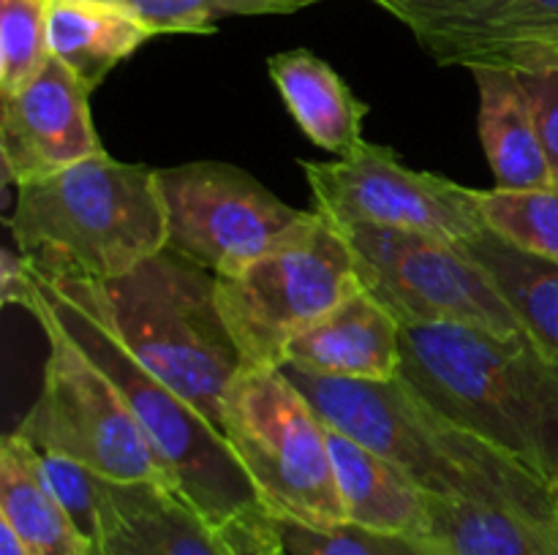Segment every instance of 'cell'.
Wrapping results in <instances>:
<instances>
[{"label":"cell","instance_id":"cell-24","mask_svg":"<svg viewBox=\"0 0 558 555\" xmlns=\"http://www.w3.org/2000/svg\"><path fill=\"white\" fill-rule=\"evenodd\" d=\"M161 33H213L229 16L294 14L319 0H109Z\"/></svg>","mask_w":558,"mask_h":555},{"label":"cell","instance_id":"cell-13","mask_svg":"<svg viewBox=\"0 0 558 555\" xmlns=\"http://www.w3.org/2000/svg\"><path fill=\"white\" fill-rule=\"evenodd\" d=\"M87 101L90 90L54 58L20 90L0 96L5 183L41 180L104 152Z\"/></svg>","mask_w":558,"mask_h":555},{"label":"cell","instance_id":"cell-26","mask_svg":"<svg viewBox=\"0 0 558 555\" xmlns=\"http://www.w3.org/2000/svg\"><path fill=\"white\" fill-rule=\"evenodd\" d=\"M278 528L292 555H445L428 536L374 531L354 522L311 528L294 520H278Z\"/></svg>","mask_w":558,"mask_h":555},{"label":"cell","instance_id":"cell-29","mask_svg":"<svg viewBox=\"0 0 558 555\" xmlns=\"http://www.w3.org/2000/svg\"><path fill=\"white\" fill-rule=\"evenodd\" d=\"M515 74L526 90L529 101H532L539 141H543V150L548 156L554 180H558V63L523 69Z\"/></svg>","mask_w":558,"mask_h":555},{"label":"cell","instance_id":"cell-9","mask_svg":"<svg viewBox=\"0 0 558 555\" xmlns=\"http://www.w3.org/2000/svg\"><path fill=\"white\" fill-rule=\"evenodd\" d=\"M167 248L216 278H232L311 232L319 212L278 199L245 169L194 161L156 169Z\"/></svg>","mask_w":558,"mask_h":555},{"label":"cell","instance_id":"cell-23","mask_svg":"<svg viewBox=\"0 0 558 555\" xmlns=\"http://www.w3.org/2000/svg\"><path fill=\"white\" fill-rule=\"evenodd\" d=\"M480 205L490 232L558 264V180L526 190H480Z\"/></svg>","mask_w":558,"mask_h":555},{"label":"cell","instance_id":"cell-1","mask_svg":"<svg viewBox=\"0 0 558 555\" xmlns=\"http://www.w3.org/2000/svg\"><path fill=\"white\" fill-rule=\"evenodd\" d=\"M398 379L436 414L550 484L558 468V365L526 330L403 324Z\"/></svg>","mask_w":558,"mask_h":555},{"label":"cell","instance_id":"cell-33","mask_svg":"<svg viewBox=\"0 0 558 555\" xmlns=\"http://www.w3.org/2000/svg\"><path fill=\"white\" fill-rule=\"evenodd\" d=\"M374 3H379V0H374Z\"/></svg>","mask_w":558,"mask_h":555},{"label":"cell","instance_id":"cell-16","mask_svg":"<svg viewBox=\"0 0 558 555\" xmlns=\"http://www.w3.org/2000/svg\"><path fill=\"white\" fill-rule=\"evenodd\" d=\"M327 428L338 493L347 522L390 533H428V493L396 462L341 430Z\"/></svg>","mask_w":558,"mask_h":555},{"label":"cell","instance_id":"cell-5","mask_svg":"<svg viewBox=\"0 0 558 555\" xmlns=\"http://www.w3.org/2000/svg\"><path fill=\"white\" fill-rule=\"evenodd\" d=\"M31 275L33 288L25 308L31 303L41 305L74 337L76 346L114 381L172 488L213 528L223 526L251 506H259V495L229 449L227 439L178 392L136 362L134 354L120 343L112 326L87 299L38 272L31 270Z\"/></svg>","mask_w":558,"mask_h":555},{"label":"cell","instance_id":"cell-19","mask_svg":"<svg viewBox=\"0 0 558 555\" xmlns=\"http://www.w3.org/2000/svg\"><path fill=\"white\" fill-rule=\"evenodd\" d=\"M445 555H558V515L428 493V533Z\"/></svg>","mask_w":558,"mask_h":555},{"label":"cell","instance_id":"cell-30","mask_svg":"<svg viewBox=\"0 0 558 555\" xmlns=\"http://www.w3.org/2000/svg\"><path fill=\"white\" fill-rule=\"evenodd\" d=\"M31 288L33 275L27 261L11 248H5L0 256V297H3V303L25 308V303L31 299Z\"/></svg>","mask_w":558,"mask_h":555},{"label":"cell","instance_id":"cell-17","mask_svg":"<svg viewBox=\"0 0 558 555\" xmlns=\"http://www.w3.org/2000/svg\"><path fill=\"white\" fill-rule=\"evenodd\" d=\"M267 71L289 114L316 147L349 156L363 145L368 107L336 69L311 49H289L267 60Z\"/></svg>","mask_w":558,"mask_h":555},{"label":"cell","instance_id":"cell-4","mask_svg":"<svg viewBox=\"0 0 558 555\" xmlns=\"http://www.w3.org/2000/svg\"><path fill=\"white\" fill-rule=\"evenodd\" d=\"M101 313L125 348L223 435V400L245 359L218 305V278L163 248L107 283H60Z\"/></svg>","mask_w":558,"mask_h":555},{"label":"cell","instance_id":"cell-14","mask_svg":"<svg viewBox=\"0 0 558 555\" xmlns=\"http://www.w3.org/2000/svg\"><path fill=\"white\" fill-rule=\"evenodd\" d=\"M87 555H227L218 531L161 482L104 479Z\"/></svg>","mask_w":558,"mask_h":555},{"label":"cell","instance_id":"cell-27","mask_svg":"<svg viewBox=\"0 0 558 555\" xmlns=\"http://www.w3.org/2000/svg\"><path fill=\"white\" fill-rule=\"evenodd\" d=\"M25 449L36 477L41 479L44 488L52 493V498L63 506L65 515L74 520V526L80 528L87 547H90V539L96 536L98 506H101V490L107 477H101V473H96L93 468H87L85 462L71 460V457L65 455L33 449L27 441Z\"/></svg>","mask_w":558,"mask_h":555},{"label":"cell","instance_id":"cell-25","mask_svg":"<svg viewBox=\"0 0 558 555\" xmlns=\"http://www.w3.org/2000/svg\"><path fill=\"white\" fill-rule=\"evenodd\" d=\"M49 58V0H0V96L27 85Z\"/></svg>","mask_w":558,"mask_h":555},{"label":"cell","instance_id":"cell-8","mask_svg":"<svg viewBox=\"0 0 558 555\" xmlns=\"http://www.w3.org/2000/svg\"><path fill=\"white\" fill-rule=\"evenodd\" d=\"M357 256L319 212L308 234L232 278H218L223 321L245 368H281L300 332L363 292Z\"/></svg>","mask_w":558,"mask_h":555},{"label":"cell","instance_id":"cell-32","mask_svg":"<svg viewBox=\"0 0 558 555\" xmlns=\"http://www.w3.org/2000/svg\"><path fill=\"white\" fill-rule=\"evenodd\" d=\"M550 490H554V495H556V501H558V468H556L554 479H550Z\"/></svg>","mask_w":558,"mask_h":555},{"label":"cell","instance_id":"cell-20","mask_svg":"<svg viewBox=\"0 0 558 555\" xmlns=\"http://www.w3.org/2000/svg\"><path fill=\"white\" fill-rule=\"evenodd\" d=\"M153 36L145 22L109 0H49V54L87 90Z\"/></svg>","mask_w":558,"mask_h":555},{"label":"cell","instance_id":"cell-28","mask_svg":"<svg viewBox=\"0 0 558 555\" xmlns=\"http://www.w3.org/2000/svg\"><path fill=\"white\" fill-rule=\"evenodd\" d=\"M227 555H292L283 544L276 515L265 506H251L216 528Z\"/></svg>","mask_w":558,"mask_h":555},{"label":"cell","instance_id":"cell-21","mask_svg":"<svg viewBox=\"0 0 558 555\" xmlns=\"http://www.w3.org/2000/svg\"><path fill=\"white\" fill-rule=\"evenodd\" d=\"M458 245L494 278L523 330L558 365V264L515 248L490 229Z\"/></svg>","mask_w":558,"mask_h":555},{"label":"cell","instance_id":"cell-12","mask_svg":"<svg viewBox=\"0 0 558 555\" xmlns=\"http://www.w3.org/2000/svg\"><path fill=\"white\" fill-rule=\"evenodd\" d=\"M439 65L558 63V0H379Z\"/></svg>","mask_w":558,"mask_h":555},{"label":"cell","instance_id":"cell-7","mask_svg":"<svg viewBox=\"0 0 558 555\" xmlns=\"http://www.w3.org/2000/svg\"><path fill=\"white\" fill-rule=\"evenodd\" d=\"M27 310L47 332L49 357L41 392L14 433L33 449L85 462L112 482H161L172 488L114 381L41 305L31 303Z\"/></svg>","mask_w":558,"mask_h":555},{"label":"cell","instance_id":"cell-10","mask_svg":"<svg viewBox=\"0 0 558 555\" xmlns=\"http://www.w3.org/2000/svg\"><path fill=\"white\" fill-rule=\"evenodd\" d=\"M357 256L365 288L401 324H472L521 332L523 324L494 278L458 243L407 229L338 226Z\"/></svg>","mask_w":558,"mask_h":555},{"label":"cell","instance_id":"cell-31","mask_svg":"<svg viewBox=\"0 0 558 555\" xmlns=\"http://www.w3.org/2000/svg\"><path fill=\"white\" fill-rule=\"evenodd\" d=\"M0 555H27L25 544L20 542V536L3 520H0Z\"/></svg>","mask_w":558,"mask_h":555},{"label":"cell","instance_id":"cell-2","mask_svg":"<svg viewBox=\"0 0 558 555\" xmlns=\"http://www.w3.org/2000/svg\"><path fill=\"white\" fill-rule=\"evenodd\" d=\"M281 373L303 392L322 422L396 462L425 493L558 515L545 479L436 414L398 375L390 381L332 379L287 362Z\"/></svg>","mask_w":558,"mask_h":555},{"label":"cell","instance_id":"cell-11","mask_svg":"<svg viewBox=\"0 0 558 555\" xmlns=\"http://www.w3.org/2000/svg\"><path fill=\"white\" fill-rule=\"evenodd\" d=\"M316 212L336 226L407 229L463 243L488 229L480 190L401 163L390 147L363 145L336 161H305Z\"/></svg>","mask_w":558,"mask_h":555},{"label":"cell","instance_id":"cell-18","mask_svg":"<svg viewBox=\"0 0 558 555\" xmlns=\"http://www.w3.org/2000/svg\"><path fill=\"white\" fill-rule=\"evenodd\" d=\"M480 92V139L499 190H526L554 180L532 101L510 69H472Z\"/></svg>","mask_w":558,"mask_h":555},{"label":"cell","instance_id":"cell-22","mask_svg":"<svg viewBox=\"0 0 558 555\" xmlns=\"http://www.w3.org/2000/svg\"><path fill=\"white\" fill-rule=\"evenodd\" d=\"M0 520L27 555H87V542L27 460L25 441L9 433L0 444Z\"/></svg>","mask_w":558,"mask_h":555},{"label":"cell","instance_id":"cell-6","mask_svg":"<svg viewBox=\"0 0 558 555\" xmlns=\"http://www.w3.org/2000/svg\"><path fill=\"white\" fill-rule=\"evenodd\" d=\"M223 439L278 520L347 522L327 428L281 368H245L223 400Z\"/></svg>","mask_w":558,"mask_h":555},{"label":"cell","instance_id":"cell-15","mask_svg":"<svg viewBox=\"0 0 558 555\" xmlns=\"http://www.w3.org/2000/svg\"><path fill=\"white\" fill-rule=\"evenodd\" d=\"M398 316L363 288L300 332L283 362L332 379L390 381L401 365Z\"/></svg>","mask_w":558,"mask_h":555},{"label":"cell","instance_id":"cell-3","mask_svg":"<svg viewBox=\"0 0 558 555\" xmlns=\"http://www.w3.org/2000/svg\"><path fill=\"white\" fill-rule=\"evenodd\" d=\"M16 254L52 283H107L167 248L156 169L107 150L16 185Z\"/></svg>","mask_w":558,"mask_h":555}]
</instances>
